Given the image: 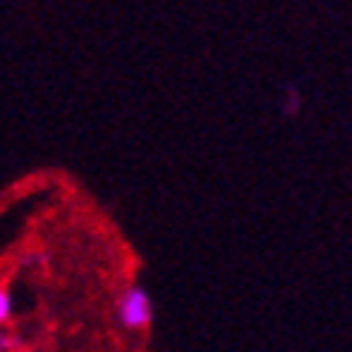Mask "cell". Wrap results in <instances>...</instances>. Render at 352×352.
<instances>
[{
    "mask_svg": "<svg viewBox=\"0 0 352 352\" xmlns=\"http://www.w3.org/2000/svg\"><path fill=\"white\" fill-rule=\"evenodd\" d=\"M14 315V298L6 287H0V327H6Z\"/></svg>",
    "mask_w": 352,
    "mask_h": 352,
    "instance_id": "obj_2",
    "label": "cell"
},
{
    "mask_svg": "<svg viewBox=\"0 0 352 352\" xmlns=\"http://www.w3.org/2000/svg\"><path fill=\"white\" fill-rule=\"evenodd\" d=\"M152 298L146 289H140V287H129V289H123L120 298H118V321L132 329V332H140V329H149L152 324Z\"/></svg>",
    "mask_w": 352,
    "mask_h": 352,
    "instance_id": "obj_1",
    "label": "cell"
},
{
    "mask_svg": "<svg viewBox=\"0 0 352 352\" xmlns=\"http://www.w3.org/2000/svg\"><path fill=\"white\" fill-rule=\"evenodd\" d=\"M17 344H21V338L12 336L6 327H0V352H12V349H17Z\"/></svg>",
    "mask_w": 352,
    "mask_h": 352,
    "instance_id": "obj_3",
    "label": "cell"
}]
</instances>
